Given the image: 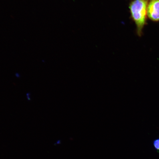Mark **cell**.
I'll use <instances>...</instances> for the list:
<instances>
[{
	"label": "cell",
	"instance_id": "cell-3",
	"mask_svg": "<svg viewBox=\"0 0 159 159\" xmlns=\"http://www.w3.org/2000/svg\"><path fill=\"white\" fill-rule=\"evenodd\" d=\"M153 145L155 149L159 151V139H156L154 141Z\"/></svg>",
	"mask_w": 159,
	"mask_h": 159
},
{
	"label": "cell",
	"instance_id": "cell-2",
	"mask_svg": "<svg viewBox=\"0 0 159 159\" xmlns=\"http://www.w3.org/2000/svg\"><path fill=\"white\" fill-rule=\"evenodd\" d=\"M148 16L153 21H159V0H149Z\"/></svg>",
	"mask_w": 159,
	"mask_h": 159
},
{
	"label": "cell",
	"instance_id": "cell-1",
	"mask_svg": "<svg viewBox=\"0 0 159 159\" xmlns=\"http://www.w3.org/2000/svg\"><path fill=\"white\" fill-rule=\"evenodd\" d=\"M148 2L149 0H134L129 5L131 16L136 24L139 36L142 35L146 24Z\"/></svg>",
	"mask_w": 159,
	"mask_h": 159
}]
</instances>
